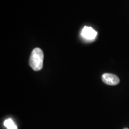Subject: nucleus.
I'll return each mask as SVG.
<instances>
[{"mask_svg": "<svg viewBox=\"0 0 129 129\" xmlns=\"http://www.w3.org/2000/svg\"><path fill=\"white\" fill-rule=\"evenodd\" d=\"M124 129H128V128H124Z\"/></svg>", "mask_w": 129, "mask_h": 129, "instance_id": "5", "label": "nucleus"}, {"mask_svg": "<svg viewBox=\"0 0 129 129\" xmlns=\"http://www.w3.org/2000/svg\"><path fill=\"white\" fill-rule=\"evenodd\" d=\"M98 33L94 29L89 26H84L82 29L81 35L84 38L87 40L95 39Z\"/></svg>", "mask_w": 129, "mask_h": 129, "instance_id": "3", "label": "nucleus"}, {"mask_svg": "<svg viewBox=\"0 0 129 129\" xmlns=\"http://www.w3.org/2000/svg\"><path fill=\"white\" fill-rule=\"evenodd\" d=\"M4 126L7 129H17V127L16 126L12 119L9 118L4 121Z\"/></svg>", "mask_w": 129, "mask_h": 129, "instance_id": "4", "label": "nucleus"}, {"mask_svg": "<svg viewBox=\"0 0 129 129\" xmlns=\"http://www.w3.org/2000/svg\"><path fill=\"white\" fill-rule=\"evenodd\" d=\"M103 82L109 85H116L120 83V79L115 74L110 73L104 74L102 76Z\"/></svg>", "mask_w": 129, "mask_h": 129, "instance_id": "2", "label": "nucleus"}, {"mask_svg": "<svg viewBox=\"0 0 129 129\" xmlns=\"http://www.w3.org/2000/svg\"><path fill=\"white\" fill-rule=\"evenodd\" d=\"M44 53L40 48H35L32 51L29 59V66L35 71H38L43 68Z\"/></svg>", "mask_w": 129, "mask_h": 129, "instance_id": "1", "label": "nucleus"}]
</instances>
